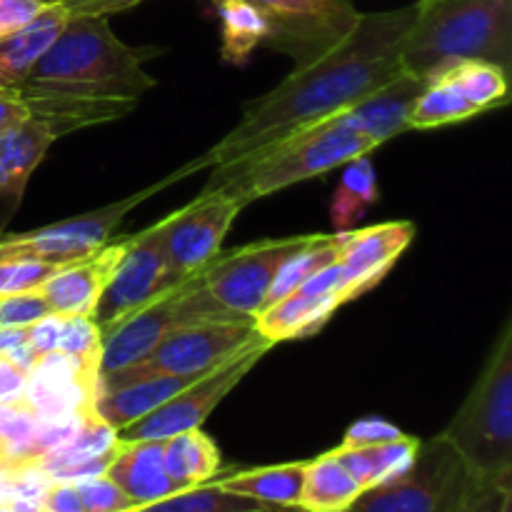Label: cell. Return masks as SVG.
<instances>
[{"label":"cell","instance_id":"1","mask_svg":"<svg viewBox=\"0 0 512 512\" xmlns=\"http://www.w3.org/2000/svg\"><path fill=\"white\" fill-rule=\"evenodd\" d=\"M415 5L360 13L335 48L295 68L278 88L250 100L240 123L205 153L208 168L243 165L293 135L345 113L403 73L400 48Z\"/></svg>","mask_w":512,"mask_h":512},{"label":"cell","instance_id":"2","mask_svg":"<svg viewBox=\"0 0 512 512\" xmlns=\"http://www.w3.org/2000/svg\"><path fill=\"white\" fill-rule=\"evenodd\" d=\"M158 48H135L113 33L108 15H70L58 38L18 85L25 93L138 100L155 88L145 63Z\"/></svg>","mask_w":512,"mask_h":512},{"label":"cell","instance_id":"3","mask_svg":"<svg viewBox=\"0 0 512 512\" xmlns=\"http://www.w3.org/2000/svg\"><path fill=\"white\" fill-rule=\"evenodd\" d=\"M485 60L510 75L512 0H418L400 48L403 73L425 80L460 63Z\"/></svg>","mask_w":512,"mask_h":512},{"label":"cell","instance_id":"4","mask_svg":"<svg viewBox=\"0 0 512 512\" xmlns=\"http://www.w3.org/2000/svg\"><path fill=\"white\" fill-rule=\"evenodd\" d=\"M368 138L350 128L343 115L313 125L303 133L293 135L285 143L255 155L243 165H223L213 168L203 193H228L240 205H248L265 195L280 193L303 180L318 178L335 168H343L360 155L375 153Z\"/></svg>","mask_w":512,"mask_h":512},{"label":"cell","instance_id":"5","mask_svg":"<svg viewBox=\"0 0 512 512\" xmlns=\"http://www.w3.org/2000/svg\"><path fill=\"white\" fill-rule=\"evenodd\" d=\"M440 435L473 475L512 485V320L490 350L468 398Z\"/></svg>","mask_w":512,"mask_h":512},{"label":"cell","instance_id":"6","mask_svg":"<svg viewBox=\"0 0 512 512\" xmlns=\"http://www.w3.org/2000/svg\"><path fill=\"white\" fill-rule=\"evenodd\" d=\"M478 475L445 435L420 440L413 465L400 478L365 488L343 512H455Z\"/></svg>","mask_w":512,"mask_h":512},{"label":"cell","instance_id":"7","mask_svg":"<svg viewBox=\"0 0 512 512\" xmlns=\"http://www.w3.org/2000/svg\"><path fill=\"white\" fill-rule=\"evenodd\" d=\"M198 320H243L230 315L228 310L220 308L208 290L203 288V275L195 273L180 285L170 288L168 293L150 300L145 308L135 310L130 318L110 328L103 335L100 345V378L128 365L140 363L155 350V345L173 330L183 325L198 323Z\"/></svg>","mask_w":512,"mask_h":512},{"label":"cell","instance_id":"8","mask_svg":"<svg viewBox=\"0 0 512 512\" xmlns=\"http://www.w3.org/2000/svg\"><path fill=\"white\" fill-rule=\"evenodd\" d=\"M258 338L253 320H198V323L183 325L165 335L145 360L128 365L118 373L103 375L98 380V393L115 390L133 380L153 378V375L203 378L243 353Z\"/></svg>","mask_w":512,"mask_h":512},{"label":"cell","instance_id":"9","mask_svg":"<svg viewBox=\"0 0 512 512\" xmlns=\"http://www.w3.org/2000/svg\"><path fill=\"white\" fill-rule=\"evenodd\" d=\"M203 168H208V160H205V155H200L198 160L183 165V168L175 170L173 175L163 178L160 183L150 185V188L140 190L135 195H128V198L118 200V203L105 205V208L93 210V213L78 215V218H68L60 220V223L45 225V228L30 230V233L5 235V238H0V263H5V260H35V263L65 265L75 263L80 258H88V255H93L95 250H100L108 243L110 233L118 228L120 220L135 205L148 200L158 190L173 185L175 180Z\"/></svg>","mask_w":512,"mask_h":512},{"label":"cell","instance_id":"10","mask_svg":"<svg viewBox=\"0 0 512 512\" xmlns=\"http://www.w3.org/2000/svg\"><path fill=\"white\" fill-rule=\"evenodd\" d=\"M313 235H293L283 240H260L228 255H215L200 275L210 298L230 315L253 320L265 308L270 285L290 255L298 253Z\"/></svg>","mask_w":512,"mask_h":512},{"label":"cell","instance_id":"11","mask_svg":"<svg viewBox=\"0 0 512 512\" xmlns=\"http://www.w3.org/2000/svg\"><path fill=\"white\" fill-rule=\"evenodd\" d=\"M268 20L265 45L308 65L340 43L358 23L355 0H250Z\"/></svg>","mask_w":512,"mask_h":512},{"label":"cell","instance_id":"12","mask_svg":"<svg viewBox=\"0 0 512 512\" xmlns=\"http://www.w3.org/2000/svg\"><path fill=\"white\" fill-rule=\"evenodd\" d=\"M243 205L228 193H200L190 205L160 220L158 238L165 270L175 285L200 273L215 255H220L230 225Z\"/></svg>","mask_w":512,"mask_h":512},{"label":"cell","instance_id":"13","mask_svg":"<svg viewBox=\"0 0 512 512\" xmlns=\"http://www.w3.org/2000/svg\"><path fill=\"white\" fill-rule=\"evenodd\" d=\"M273 345L258 338L253 345L230 358L228 363L215 368L213 373L193 380L188 388L180 390L175 398L160 405L158 410L148 413L145 418L135 420L128 428L118 430V440H168L173 435L198 430L210 413L220 405V400L255 368Z\"/></svg>","mask_w":512,"mask_h":512},{"label":"cell","instance_id":"14","mask_svg":"<svg viewBox=\"0 0 512 512\" xmlns=\"http://www.w3.org/2000/svg\"><path fill=\"white\" fill-rule=\"evenodd\" d=\"M170 288H175V283L165 270L158 225H153L135 238L125 240L123 255L105 283L90 318L105 335L110 328L130 318L135 310L145 308L150 300L168 293Z\"/></svg>","mask_w":512,"mask_h":512},{"label":"cell","instance_id":"15","mask_svg":"<svg viewBox=\"0 0 512 512\" xmlns=\"http://www.w3.org/2000/svg\"><path fill=\"white\" fill-rule=\"evenodd\" d=\"M98 380V363H85L55 350L40 355L30 368L20 400L40 420L78 418L93 413Z\"/></svg>","mask_w":512,"mask_h":512},{"label":"cell","instance_id":"16","mask_svg":"<svg viewBox=\"0 0 512 512\" xmlns=\"http://www.w3.org/2000/svg\"><path fill=\"white\" fill-rule=\"evenodd\" d=\"M415 225L408 220L380 223L363 230L340 233V275H343V300L360 298L393 270L400 255L413 243Z\"/></svg>","mask_w":512,"mask_h":512},{"label":"cell","instance_id":"17","mask_svg":"<svg viewBox=\"0 0 512 512\" xmlns=\"http://www.w3.org/2000/svg\"><path fill=\"white\" fill-rule=\"evenodd\" d=\"M125 240L120 243H105L88 258H80L75 263H65L40 285L38 293L48 303L50 313L55 315H90L105 283L113 275L120 255H123Z\"/></svg>","mask_w":512,"mask_h":512},{"label":"cell","instance_id":"18","mask_svg":"<svg viewBox=\"0 0 512 512\" xmlns=\"http://www.w3.org/2000/svg\"><path fill=\"white\" fill-rule=\"evenodd\" d=\"M105 475L133 500L135 508L180 493L165 470L163 440H118Z\"/></svg>","mask_w":512,"mask_h":512},{"label":"cell","instance_id":"19","mask_svg":"<svg viewBox=\"0 0 512 512\" xmlns=\"http://www.w3.org/2000/svg\"><path fill=\"white\" fill-rule=\"evenodd\" d=\"M425 80L415 78V75L400 73L398 78L385 83L368 98L355 103L343 115L345 123L353 130H358L363 138H368L375 148L385 143V140L403 135L408 128L410 110H413L415 100L423 93Z\"/></svg>","mask_w":512,"mask_h":512},{"label":"cell","instance_id":"20","mask_svg":"<svg viewBox=\"0 0 512 512\" xmlns=\"http://www.w3.org/2000/svg\"><path fill=\"white\" fill-rule=\"evenodd\" d=\"M53 143V133L30 118L0 133V198L5 203L3 223H8L10 215L20 205L30 175L35 173Z\"/></svg>","mask_w":512,"mask_h":512},{"label":"cell","instance_id":"21","mask_svg":"<svg viewBox=\"0 0 512 512\" xmlns=\"http://www.w3.org/2000/svg\"><path fill=\"white\" fill-rule=\"evenodd\" d=\"M28 108V118L43 125L58 140L60 135L73 133L88 125L108 123L128 115L135 108V100H103V98H73V95L25 93L13 88Z\"/></svg>","mask_w":512,"mask_h":512},{"label":"cell","instance_id":"22","mask_svg":"<svg viewBox=\"0 0 512 512\" xmlns=\"http://www.w3.org/2000/svg\"><path fill=\"white\" fill-rule=\"evenodd\" d=\"M335 295H310L303 290H293L278 303L268 305L253 318L255 333L270 345L283 340H298L315 335L340 308Z\"/></svg>","mask_w":512,"mask_h":512},{"label":"cell","instance_id":"23","mask_svg":"<svg viewBox=\"0 0 512 512\" xmlns=\"http://www.w3.org/2000/svg\"><path fill=\"white\" fill-rule=\"evenodd\" d=\"M198 378H183V375H153V378L133 380L128 385H120L115 390L95 395L93 413L110 428L123 430L133 425L135 420L145 418L148 413L158 410L170 398L188 388Z\"/></svg>","mask_w":512,"mask_h":512},{"label":"cell","instance_id":"24","mask_svg":"<svg viewBox=\"0 0 512 512\" xmlns=\"http://www.w3.org/2000/svg\"><path fill=\"white\" fill-rule=\"evenodd\" d=\"M68 18L70 10L63 3H48L33 23H28L18 33L0 38V90L23 85L33 65L58 38Z\"/></svg>","mask_w":512,"mask_h":512},{"label":"cell","instance_id":"25","mask_svg":"<svg viewBox=\"0 0 512 512\" xmlns=\"http://www.w3.org/2000/svg\"><path fill=\"white\" fill-rule=\"evenodd\" d=\"M418 438L403 435L398 440H390L383 445H370V448H335V458L343 463V468L360 483V488H375L390 480L400 478L405 470L413 465L418 453Z\"/></svg>","mask_w":512,"mask_h":512},{"label":"cell","instance_id":"26","mask_svg":"<svg viewBox=\"0 0 512 512\" xmlns=\"http://www.w3.org/2000/svg\"><path fill=\"white\" fill-rule=\"evenodd\" d=\"M360 493V483L343 468L333 450L305 463L300 493V508L305 512H343Z\"/></svg>","mask_w":512,"mask_h":512},{"label":"cell","instance_id":"27","mask_svg":"<svg viewBox=\"0 0 512 512\" xmlns=\"http://www.w3.org/2000/svg\"><path fill=\"white\" fill-rule=\"evenodd\" d=\"M163 460L178 490L210 483L220 473L218 445L200 428L163 440Z\"/></svg>","mask_w":512,"mask_h":512},{"label":"cell","instance_id":"28","mask_svg":"<svg viewBox=\"0 0 512 512\" xmlns=\"http://www.w3.org/2000/svg\"><path fill=\"white\" fill-rule=\"evenodd\" d=\"M303 478L305 463H288L225 475L218 483L230 493L245 495V498H253L258 503L278 505V508H300Z\"/></svg>","mask_w":512,"mask_h":512},{"label":"cell","instance_id":"29","mask_svg":"<svg viewBox=\"0 0 512 512\" xmlns=\"http://www.w3.org/2000/svg\"><path fill=\"white\" fill-rule=\"evenodd\" d=\"M223 35V60L233 65L248 63L253 50L268 40L265 13L250 0H213Z\"/></svg>","mask_w":512,"mask_h":512},{"label":"cell","instance_id":"30","mask_svg":"<svg viewBox=\"0 0 512 512\" xmlns=\"http://www.w3.org/2000/svg\"><path fill=\"white\" fill-rule=\"evenodd\" d=\"M118 445V430L110 428L108 423H103L100 418H95V413L85 415V420L80 423V428L75 430V435L70 440H65L63 445L53 448L50 453H45L38 460L40 470L48 475L50 480H58L60 475L68 473V470L78 468V465L90 463L95 458H103L110 455Z\"/></svg>","mask_w":512,"mask_h":512},{"label":"cell","instance_id":"31","mask_svg":"<svg viewBox=\"0 0 512 512\" xmlns=\"http://www.w3.org/2000/svg\"><path fill=\"white\" fill-rule=\"evenodd\" d=\"M380 188L375 165L368 155L350 160L343 165V175L335 188L333 203H330V220L338 228V233L350 230L373 205H378Z\"/></svg>","mask_w":512,"mask_h":512},{"label":"cell","instance_id":"32","mask_svg":"<svg viewBox=\"0 0 512 512\" xmlns=\"http://www.w3.org/2000/svg\"><path fill=\"white\" fill-rule=\"evenodd\" d=\"M135 512H305L303 508H278V505H265L245 495L230 493L218 480L195 485V488L180 490L170 498L158 500L153 505H145Z\"/></svg>","mask_w":512,"mask_h":512},{"label":"cell","instance_id":"33","mask_svg":"<svg viewBox=\"0 0 512 512\" xmlns=\"http://www.w3.org/2000/svg\"><path fill=\"white\" fill-rule=\"evenodd\" d=\"M480 115L468 98L455 88V83L445 75H435L425 83L423 93L415 100L410 110L408 128L410 130H430L443 128V125L463 123V120Z\"/></svg>","mask_w":512,"mask_h":512},{"label":"cell","instance_id":"34","mask_svg":"<svg viewBox=\"0 0 512 512\" xmlns=\"http://www.w3.org/2000/svg\"><path fill=\"white\" fill-rule=\"evenodd\" d=\"M438 75L453 80L455 88L473 103L478 113L500 108L510 98L508 73L498 65L485 63V60H460L450 68L440 70Z\"/></svg>","mask_w":512,"mask_h":512},{"label":"cell","instance_id":"35","mask_svg":"<svg viewBox=\"0 0 512 512\" xmlns=\"http://www.w3.org/2000/svg\"><path fill=\"white\" fill-rule=\"evenodd\" d=\"M340 255V233L335 235H313L303 248L295 255H290L283 263V268L275 275L273 285H270L268 300H265V308L278 300H283L285 295L293 293L300 283L310 278L313 273H318L325 265L335 263Z\"/></svg>","mask_w":512,"mask_h":512},{"label":"cell","instance_id":"36","mask_svg":"<svg viewBox=\"0 0 512 512\" xmlns=\"http://www.w3.org/2000/svg\"><path fill=\"white\" fill-rule=\"evenodd\" d=\"M100 345L103 333L90 315H63V330H60L58 353L73 355L85 363H100Z\"/></svg>","mask_w":512,"mask_h":512},{"label":"cell","instance_id":"37","mask_svg":"<svg viewBox=\"0 0 512 512\" xmlns=\"http://www.w3.org/2000/svg\"><path fill=\"white\" fill-rule=\"evenodd\" d=\"M83 503V512H135L133 500L108 478V475H95V478L75 483Z\"/></svg>","mask_w":512,"mask_h":512},{"label":"cell","instance_id":"38","mask_svg":"<svg viewBox=\"0 0 512 512\" xmlns=\"http://www.w3.org/2000/svg\"><path fill=\"white\" fill-rule=\"evenodd\" d=\"M48 313V303H45L38 290L0 298V328H28V325L45 318Z\"/></svg>","mask_w":512,"mask_h":512},{"label":"cell","instance_id":"39","mask_svg":"<svg viewBox=\"0 0 512 512\" xmlns=\"http://www.w3.org/2000/svg\"><path fill=\"white\" fill-rule=\"evenodd\" d=\"M508 500H512V485L478 478L455 512H503Z\"/></svg>","mask_w":512,"mask_h":512},{"label":"cell","instance_id":"40","mask_svg":"<svg viewBox=\"0 0 512 512\" xmlns=\"http://www.w3.org/2000/svg\"><path fill=\"white\" fill-rule=\"evenodd\" d=\"M403 430L383 418H360L345 430L343 448H370V445H383L390 440L403 438Z\"/></svg>","mask_w":512,"mask_h":512},{"label":"cell","instance_id":"41","mask_svg":"<svg viewBox=\"0 0 512 512\" xmlns=\"http://www.w3.org/2000/svg\"><path fill=\"white\" fill-rule=\"evenodd\" d=\"M48 3L43 0H0V38L23 30L33 23Z\"/></svg>","mask_w":512,"mask_h":512},{"label":"cell","instance_id":"42","mask_svg":"<svg viewBox=\"0 0 512 512\" xmlns=\"http://www.w3.org/2000/svg\"><path fill=\"white\" fill-rule=\"evenodd\" d=\"M60 330H63V315L48 313L45 318L28 325V343L38 355H48L58 350Z\"/></svg>","mask_w":512,"mask_h":512},{"label":"cell","instance_id":"43","mask_svg":"<svg viewBox=\"0 0 512 512\" xmlns=\"http://www.w3.org/2000/svg\"><path fill=\"white\" fill-rule=\"evenodd\" d=\"M40 512H83V503L75 483H53L45 493Z\"/></svg>","mask_w":512,"mask_h":512},{"label":"cell","instance_id":"44","mask_svg":"<svg viewBox=\"0 0 512 512\" xmlns=\"http://www.w3.org/2000/svg\"><path fill=\"white\" fill-rule=\"evenodd\" d=\"M28 373L8 358H0V403H18L23 398Z\"/></svg>","mask_w":512,"mask_h":512},{"label":"cell","instance_id":"45","mask_svg":"<svg viewBox=\"0 0 512 512\" xmlns=\"http://www.w3.org/2000/svg\"><path fill=\"white\" fill-rule=\"evenodd\" d=\"M143 0H65L70 15H115L120 10L135 8Z\"/></svg>","mask_w":512,"mask_h":512},{"label":"cell","instance_id":"46","mask_svg":"<svg viewBox=\"0 0 512 512\" xmlns=\"http://www.w3.org/2000/svg\"><path fill=\"white\" fill-rule=\"evenodd\" d=\"M23 120H28V108H25L23 100L18 98L13 88L0 90V133L15 128Z\"/></svg>","mask_w":512,"mask_h":512},{"label":"cell","instance_id":"47","mask_svg":"<svg viewBox=\"0 0 512 512\" xmlns=\"http://www.w3.org/2000/svg\"><path fill=\"white\" fill-rule=\"evenodd\" d=\"M28 345V328H0V358H10Z\"/></svg>","mask_w":512,"mask_h":512},{"label":"cell","instance_id":"48","mask_svg":"<svg viewBox=\"0 0 512 512\" xmlns=\"http://www.w3.org/2000/svg\"><path fill=\"white\" fill-rule=\"evenodd\" d=\"M0 512H15L13 508H10V505H5V503H0Z\"/></svg>","mask_w":512,"mask_h":512},{"label":"cell","instance_id":"49","mask_svg":"<svg viewBox=\"0 0 512 512\" xmlns=\"http://www.w3.org/2000/svg\"><path fill=\"white\" fill-rule=\"evenodd\" d=\"M503 512H512V500H508V503H505V508H503Z\"/></svg>","mask_w":512,"mask_h":512},{"label":"cell","instance_id":"50","mask_svg":"<svg viewBox=\"0 0 512 512\" xmlns=\"http://www.w3.org/2000/svg\"><path fill=\"white\" fill-rule=\"evenodd\" d=\"M43 3H65V0H43Z\"/></svg>","mask_w":512,"mask_h":512}]
</instances>
